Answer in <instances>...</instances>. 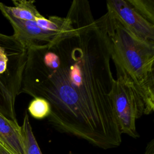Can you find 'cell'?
<instances>
[{"mask_svg":"<svg viewBox=\"0 0 154 154\" xmlns=\"http://www.w3.org/2000/svg\"><path fill=\"white\" fill-rule=\"evenodd\" d=\"M71 28L51 43L27 50L19 94L50 105L48 123L103 149L119 146L122 134L112 103L115 79L108 41L89 2L74 0Z\"/></svg>","mask_w":154,"mask_h":154,"instance_id":"6da1fadb","label":"cell"},{"mask_svg":"<svg viewBox=\"0 0 154 154\" xmlns=\"http://www.w3.org/2000/svg\"><path fill=\"white\" fill-rule=\"evenodd\" d=\"M106 34L117 72L133 86L141 100L144 114L154 111V42L128 31L109 11L99 18Z\"/></svg>","mask_w":154,"mask_h":154,"instance_id":"7a4b0ae2","label":"cell"},{"mask_svg":"<svg viewBox=\"0 0 154 154\" xmlns=\"http://www.w3.org/2000/svg\"><path fill=\"white\" fill-rule=\"evenodd\" d=\"M0 11L10 22L13 30V38L25 49L33 46L51 43L55 38L69 31L72 25L70 14L64 17L42 16L35 20H22L13 17L0 2Z\"/></svg>","mask_w":154,"mask_h":154,"instance_id":"3957f363","label":"cell"},{"mask_svg":"<svg viewBox=\"0 0 154 154\" xmlns=\"http://www.w3.org/2000/svg\"><path fill=\"white\" fill-rule=\"evenodd\" d=\"M112 99L121 134L138 137L136 120L144 114L143 104L131 84L121 75H117L115 79Z\"/></svg>","mask_w":154,"mask_h":154,"instance_id":"277c9868","label":"cell"},{"mask_svg":"<svg viewBox=\"0 0 154 154\" xmlns=\"http://www.w3.org/2000/svg\"><path fill=\"white\" fill-rule=\"evenodd\" d=\"M106 7L108 11L135 37L144 41L154 42V25L139 14L127 0H108Z\"/></svg>","mask_w":154,"mask_h":154,"instance_id":"5b68a950","label":"cell"},{"mask_svg":"<svg viewBox=\"0 0 154 154\" xmlns=\"http://www.w3.org/2000/svg\"><path fill=\"white\" fill-rule=\"evenodd\" d=\"M0 141L13 154H25L21 127L0 112Z\"/></svg>","mask_w":154,"mask_h":154,"instance_id":"8992f818","label":"cell"},{"mask_svg":"<svg viewBox=\"0 0 154 154\" xmlns=\"http://www.w3.org/2000/svg\"><path fill=\"white\" fill-rule=\"evenodd\" d=\"M14 6L3 4L4 8L14 18L22 20H35L43 16L37 10L34 1L13 0Z\"/></svg>","mask_w":154,"mask_h":154,"instance_id":"52a82bcc","label":"cell"},{"mask_svg":"<svg viewBox=\"0 0 154 154\" xmlns=\"http://www.w3.org/2000/svg\"><path fill=\"white\" fill-rule=\"evenodd\" d=\"M20 127L25 154H42L33 134L27 111L25 112Z\"/></svg>","mask_w":154,"mask_h":154,"instance_id":"ba28073f","label":"cell"},{"mask_svg":"<svg viewBox=\"0 0 154 154\" xmlns=\"http://www.w3.org/2000/svg\"><path fill=\"white\" fill-rule=\"evenodd\" d=\"M127 1L139 14L154 25V1L153 0H127Z\"/></svg>","mask_w":154,"mask_h":154,"instance_id":"9c48e42d","label":"cell"},{"mask_svg":"<svg viewBox=\"0 0 154 154\" xmlns=\"http://www.w3.org/2000/svg\"><path fill=\"white\" fill-rule=\"evenodd\" d=\"M50 111L49 102L41 97H34L28 107V111L30 115L37 119L48 117L50 114Z\"/></svg>","mask_w":154,"mask_h":154,"instance_id":"30bf717a","label":"cell"},{"mask_svg":"<svg viewBox=\"0 0 154 154\" xmlns=\"http://www.w3.org/2000/svg\"><path fill=\"white\" fill-rule=\"evenodd\" d=\"M25 49L22 46H20L19 47L14 49L12 51H11L9 54L5 51L4 47L0 45V76L3 74L8 75H12V76H16L19 77H23V74L24 72L23 69H13V70H8V65L9 63V58L8 56L11 55V54L22 49Z\"/></svg>","mask_w":154,"mask_h":154,"instance_id":"8fae6325","label":"cell"},{"mask_svg":"<svg viewBox=\"0 0 154 154\" xmlns=\"http://www.w3.org/2000/svg\"><path fill=\"white\" fill-rule=\"evenodd\" d=\"M0 154H13L7 150L4 146L0 144Z\"/></svg>","mask_w":154,"mask_h":154,"instance_id":"7c38bea8","label":"cell"},{"mask_svg":"<svg viewBox=\"0 0 154 154\" xmlns=\"http://www.w3.org/2000/svg\"><path fill=\"white\" fill-rule=\"evenodd\" d=\"M0 144H1V145H2V143H1V141H0ZM2 146H3V145H2Z\"/></svg>","mask_w":154,"mask_h":154,"instance_id":"4fadbf2b","label":"cell"},{"mask_svg":"<svg viewBox=\"0 0 154 154\" xmlns=\"http://www.w3.org/2000/svg\"><path fill=\"white\" fill-rule=\"evenodd\" d=\"M151 154H153V153H151Z\"/></svg>","mask_w":154,"mask_h":154,"instance_id":"5bb4252c","label":"cell"}]
</instances>
